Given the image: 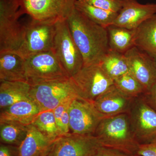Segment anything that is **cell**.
Returning a JSON list of instances; mask_svg holds the SVG:
<instances>
[{"mask_svg":"<svg viewBox=\"0 0 156 156\" xmlns=\"http://www.w3.org/2000/svg\"><path fill=\"white\" fill-rule=\"evenodd\" d=\"M67 22L83 56L84 66L99 64L110 49L107 29L93 22L76 8Z\"/></svg>","mask_w":156,"mask_h":156,"instance_id":"1","label":"cell"},{"mask_svg":"<svg viewBox=\"0 0 156 156\" xmlns=\"http://www.w3.org/2000/svg\"><path fill=\"white\" fill-rule=\"evenodd\" d=\"M94 135L102 146L118 150L129 154H136L139 143L136 140L128 113L105 117Z\"/></svg>","mask_w":156,"mask_h":156,"instance_id":"2","label":"cell"},{"mask_svg":"<svg viewBox=\"0 0 156 156\" xmlns=\"http://www.w3.org/2000/svg\"><path fill=\"white\" fill-rule=\"evenodd\" d=\"M26 82L31 86L70 78L53 50L25 59Z\"/></svg>","mask_w":156,"mask_h":156,"instance_id":"3","label":"cell"},{"mask_svg":"<svg viewBox=\"0 0 156 156\" xmlns=\"http://www.w3.org/2000/svg\"><path fill=\"white\" fill-rule=\"evenodd\" d=\"M77 0H18L22 15L32 19L56 24L67 20L75 9Z\"/></svg>","mask_w":156,"mask_h":156,"instance_id":"4","label":"cell"},{"mask_svg":"<svg viewBox=\"0 0 156 156\" xmlns=\"http://www.w3.org/2000/svg\"><path fill=\"white\" fill-rule=\"evenodd\" d=\"M18 0H0V53H14L22 41L23 24Z\"/></svg>","mask_w":156,"mask_h":156,"instance_id":"5","label":"cell"},{"mask_svg":"<svg viewBox=\"0 0 156 156\" xmlns=\"http://www.w3.org/2000/svg\"><path fill=\"white\" fill-rule=\"evenodd\" d=\"M56 28V24L31 19L23 24L21 44L14 53L25 59L37 53L53 50Z\"/></svg>","mask_w":156,"mask_h":156,"instance_id":"6","label":"cell"},{"mask_svg":"<svg viewBox=\"0 0 156 156\" xmlns=\"http://www.w3.org/2000/svg\"><path fill=\"white\" fill-rule=\"evenodd\" d=\"M30 96L41 112L53 110L61 104L80 97L70 78L31 86Z\"/></svg>","mask_w":156,"mask_h":156,"instance_id":"7","label":"cell"},{"mask_svg":"<svg viewBox=\"0 0 156 156\" xmlns=\"http://www.w3.org/2000/svg\"><path fill=\"white\" fill-rule=\"evenodd\" d=\"M56 27L53 50L71 78L83 67V56L73 39L67 20L57 23Z\"/></svg>","mask_w":156,"mask_h":156,"instance_id":"8","label":"cell"},{"mask_svg":"<svg viewBox=\"0 0 156 156\" xmlns=\"http://www.w3.org/2000/svg\"><path fill=\"white\" fill-rule=\"evenodd\" d=\"M70 78L79 96L92 102L114 85L99 64L83 66Z\"/></svg>","mask_w":156,"mask_h":156,"instance_id":"9","label":"cell"},{"mask_svg":"<svg viewBox=\"0 0 156 156\" xmlns=\"http://www.w3.org/2000/svg\"><path fill=\"white\" fill-rule=\"evenodd\" d=\"M70 130L73 134L94 135L101 121L105 118L98 111L93 102L78 97L68 108Z\"/></svg>","mask_w":156,"mask_h":156,"instance_id":"10","label":"cell"},{"mask_svg":"<svg viewBox=\"0 0 156 156\" xmlns=\"http://www.w3.org/2000/svg\"><path fill=\"white\" fill-rule=\"evenodd\" d=\"M102 147L95 135L71 133L54 141L44 156H92Z\"/></svg>","mask_w":156,"mask_h":156,"instance_id":"11","label":"cell"},{"mask_svg":"<svg viewBox=\"0 0 156 156\" xmlns=\"http://www.w3.org/2000/svg\"><path fill=\"white\" fill-rule=\"evenodd\" d=\"M135 98L128 112L132 129L139 144L156 139V111L145 98Z\"/></svg>","mask_w":156,"mask_h":156,"instance_id":"12","label":"cell"},{"mask_svg":"<svg viewBox=\"0 0 156 156\" xmlns=\"http://www.w3.org/2000/svg\"><path fill=\"white\" fill-rule=\"evenodd\" d=\"M124 54L128 60L129 73L142 85L145 93H147L156 83L154 58L135 46Z\"/></svg>","mask_w":156,"mask_h":156,"instance_id":"13","label":"cell"},{"mask_svg":"<svg viewBox=\"0 0 156 156\" xmlns=\"http://www.w3.org/2000/svg\"><path fill=\"white\" fill-rule=\"evenodd\" d=\"M156 14V4H140L137 0H123L122 9L112 25L136 29L143 22Z\"/></svg>","mask_w":156,"mask_h":156,"instance_id":"14","label":"cell"},{"mask_svg":"<svg viewBox=\"0 0 156 156\" xmlns=\"http://www.w3.org/2000/svg\"><path fill=\"white\" fill-rule=\"evenodd\" d=\"M134 98L113 85L92 102L98 111L108 117L128 113Z\"/></svg>","mask_w":156,"mask_h":156,"instance_id":"15","label":"cell"},{"mask_svg":"<svg viewBox=\"0 0 156 156\" xmlns=\"http://www.w3.org/2000/svg\"><path fill=\"white\" fill-rule=\"evenodd\" d=\"M41 112L33 101H21L1 110L0 122H14L28 126Z\"/></svg>","mask_w":156,"mask_h":156,"instance_id":"16","label":"cell"},{"mask_svg":"<svg viewBox=\"0 0 156 156\" xmlns=\"http://www.w3.org/2000/svg\"><path fill=\"white\" fill-rule=\"evenodd\" d=\"M5 81L26 82L25 59L16 53H0V82Z\"/></svg>","mask_w":156,"mask_h":156,"instance_id":"17","label":"cell"},{"mask_svg":"<svg viewBox=\"0 0 156 156\" xmlns=\"http://www.w3.org/2000/svg\"><path fill=\"white\" fill-rule=\"evenodd\" d=\"M28 128L26 137L18 147V156H44L53 142L33 124Z\"/></svg>","mask_w":156,"mask_h":156,"instance_id":"18","label":"cell"},{"mask_svg":"<svg viewBox=\"0 0 156 156\" xmlns=\"http://www.w3.org/2000/svg\"><path fill=\"white\" fill-rule=\"evenodd\" d=\"M134 42V46L139 50L156 58V14L136 29Z\"/></svg>","mask_w":156,"mask_h":156,"instance_id":"19","label":"cell"},{"mask_svg":"<svg viewBox=\"0 0 156 156\" xmlns=\"http://www.w3.org/2000/svg\"><path fill=\"white\" fill-rule=\"evenodd\" d=\"M0 110L23 100H31V86L24 82H0Z\"/></svg>","mask_w":156,"mask_h":156,"instance_id":"20","label":"cell"},{"mask_svg":"<svg viewBox=\"0 0 156 156\" xmlns=\"http://www.w3.org/2000/svg\"><path fill=\"white\" fill-rule=\"evenodd\" d=\"M110 49L125 54L134 46L135 30L111 25L107 27Z\"/></svg>","mask_w":156,"mask_h":156,"instance_id":"21","label":"cell"},{"mask_svg":"<svg viewBox=\"0 0 156 156\" xmlns=\"http://www.w3.org/2000/svg\"><path fill=\"white\" fill-rule=\"evenodd\" d=\"M99 64L113 80L129 73L128 62L125 54L111 49H109Z\"/></svg>","mask_w":156,"mask_h":156,"instance_id":"22","label":"cell"},{"mask_svg":"<svg viewBox=\"0 0 156 156\" xmlns=\"http://www.w3.org/2000/svg\"><path fill=\"white\" fill-rule=\"evenodd\" d=\"M75 8L93 22L106 28L112 25L119 14L99 9L80 0L76 2Z\"/></svg>","mask_w":156,"mask_h":156,"instance_id":"23","label":"cell"},{"mask_svg":"<svg viewBox=\"0 0 156 156\" xmlns=\"http://www.w3.org/2000/svg\"><path fill=\"white\" fill-rule=\"evenodd\" d=\"M28 126L10 122H0L1 143L19 147L28 132Z\"/></svg>","mask_w":156,"mask_h":156,"instance_id":"24","label":"cell"},{"mask_svg":"<svg viewBox=\"0 0 156 156\" xmlns=\"http://www.w3.org/2000/svg\"><path fill=\"white\" fill-rule=\"evenodd\" d=\"M32 124L52 142L61 136L58 132L53 110L41 112Z\"/></svg>","mask_w":156,"mask_h":156,"instance_id":"25","label":"cell"},{"mask_svg":"<svg viewBox=\"0 0 156 156\" xmlns=\"http://www.w3.org/2000/svg\"><path fill=\"white\" fill-rule=\"evenodd\" d=\"M114 83L122 92L133 98L145 93L142 85L130 73H127L115 79Z\"/></svg>","mask_w":156,"mask_h":156,"instance_id":"26","label":"cell"},{"mask_svg":"<svg viewBox=\"0 0 156 156\" xmlns=\"http://www.w3.org/2000/svg\"><path fill=\"white\" fill-rule=\"evenodd\" d=\"M106 11L119 13L122 9L123 0H80Z\"/></svg>","mask_w":156,"mask_h":156,"instance_id":"27","label":"cell"},{"mask_svg":"<svg viewBox=\"0 0 156 156\" xmlns=\"http://www.w3.org/2000/svg\"><path fill=\"white\" fill-rule=\"evenodd\" d=\"M136 154L141 156H156V139L148 143L140 144Z\"/></svg>","mask_w":156,"mask_h":156,"instance_id":"28","label":"cell"},{"mask_svg":"<svg viewBox=\"0 0 156 156\" xmlns=\"http://www.w3.org/2000/svg\"><path fill=\"white\" fill-rule=\"evenodd\" d=\"M92 156H132L124 152L110 148L102 147Z\"/></svg>","mask_w":156,"mask_h":156,"instance_id":"29","label":"cell"},{"mask_svg":"<svg viewBox=\"0 0 156 156\" xmlns=\"http://www.w3.org/2000/svg\"><path fill=\"white\" fill-rule=\"evenodd\" d=\"M72 101L73 100L68 101H67L63 102V103L59 105L58 106L53 110V113H54V117H55V120H56V125H57L58 129V127H59L60 120H61L63 112H64L65 110L70 105Z\"/></svg>","mask_w":156,"mask_h":156,"instance_id":"30","label":"cell"},{"mask_svg":"<svg viewBox=\"0 0 156 156\" xmlns=\"http://www.w3.org/2000/svg\"><path fill=\"white\" fill-rule=\"evenodd\" d=\"M18 147L1 143L0 156H18Z\"/></svg>","mask_w":156,"mask_h":156,"instance_id":"31","label":"cell"},{"mask_svg":"<svg viewBox=\"0 0 156 156\" xmlns=\"http://www.w3.org/2000/svg\"><path fill=\"white\" fill-rule=\"evenodd\" d=\"M144 95L147 102L156 111V83L151 90Z\"/></svg>","mask_w":156,"mask_h":156,"instance_id":"32","label":"cell"},{"mask_svg":"<svg viewBox=\"0 0 156 156\" xmlns=\"http://www.w3.org/2000/svg\"><path fill=\"white\" fill-rule=\"evenodd\" d=\"M154 62L155 66L156 68V58H155V59H154Z\"/></svg>","mask_w":156,"mask_h":156,"instance_id":"33","label":"cell"},{"mask_svg":"<svg viewBox=\"0 0 156 156\" xmlns=\"http://www.w3.org/2000/svg\"><path fill=\"white\" fill-rule=\"evenodd\" d=\"M132 156H141L138 155H137V154H134V155H132Z\"/></svg>","mask_w":156,"mask_h":156,"instance_id":"34","label":"cell"}]
</instances>
